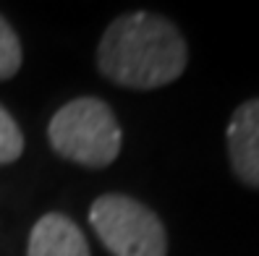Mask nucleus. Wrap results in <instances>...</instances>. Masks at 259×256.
Instances as JSON below:
<instances>
[{
    "mask_svg": "<svg viewBox=\"0 0 259 256\" xmlns=\"http://www.w3.org/2000/svg\"><path fill=\"white\" fill-rule=\"evenodd\" d=\"M189 47L178 26L149 11L118 16L100 39L97 66L108 81L126 89H157L186 71Z\"/></svg>",
    "mask_w": 259,
    "mask_h": 256,
    "instance_id": "obj_1",
    "label": "nucleus"
},
{
    "mask_svg": "<svg viewBox=\"0 0 259 256\" xmlns=\"http://www.w3.org/2000/svg\"><path fill=\"white\" fill-rule=\"evenodd\" d=\"M48 139L58 157L84 168H108L120 155L123 133L108 102L97 97H76L53 115Z\"/></svg>",
    "mask_w": 259,
    "mask_h": 256,
    "instance_id": "obj_2",
    "label": "nucleus"
},
{
    "mask_svg": "<svg viewBox=\"0 0 259 256\" xmlns=\"http://www.w3.org/2000/svg\"><path fill=\"white\" fill-rule=\"evenodd\" d=\"M89 225L113 256H167V233L149 207L123 193H102Z\"/></svg>",
    "mask_w": 259,
    "mask_h": 256,
    "instance_id": "obj_3",
    "label": "nucleus"
},
{
    "mask_svg": "<svg viewBox=\"0 0 259 256\" xmlns=\"http://www.w3.org/2000/svg\"><path fill=\"white\" fill-rule=\"evenodd\" d=\"M225 139L236 178L251 188H259V97L236 108Z\"/></svg>",
    "mask_w": 259,
    "mask_h": 256,
    "instance_id": "obj_4",
    "label": "nucleus"
},
{
    "mask_svg": "<svg viewBox=\"0 0 259 256\" xmlns=\"http://www.w3.org/2000/svg\"><path fill=\"white\" fill-rule=\"evenodd\" d=\"M26 256H89V243L71 217L50 212L34 222Z\"/></svg>",
    "mask_w": 259,
    "mask_h": 256,
    "instance_id": "obj_5",
    "label": "nucleus"
},
{
    "mask_svg": "<svg viewBox=\"0 0 259 256\" xmlns=\"http://www.w3.org/2000/svg\"><path fill=\"white\" fill-rule=\"evenodd\" d=\"M21 42L13 26L0 16V81H8L21 68Z\"/></svg>",
    "mask_w": 259,
    "mask_h": 256,
    "instance_id": "obj_6",
    "label": "nucleus"
},
{
    "mask_svg": "<svg viewBox=\"0 0 259 256\" xmlns=\"http://www.w3.org/2000/svg\"><path fill=\"white\" fill-rule=\"evenodd\" d=\"M24 155V133L13 115L0 105V165H11Z\"/></svg>",
    "mask_w": 259,
    "mask_h": 256,
    "instance_id": "obj_7",
    "label": "nucleus"
}]
</instances>
